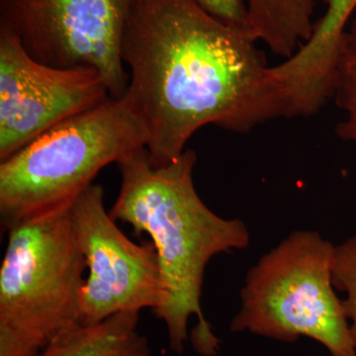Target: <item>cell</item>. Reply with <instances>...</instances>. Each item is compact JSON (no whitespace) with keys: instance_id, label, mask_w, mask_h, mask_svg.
I'll list each match as a JSON object with an SVG mask.
<instances>
[{"instance_id":"obj_3","label":"cell","mask_w":356,"mask_h":356,"mask_svg":"<svg viewBox=\"0 0 356 356\" xmlns=\"http://www.w3.org/2000/svg\"><path fill=\"white\" fill-rule=\"evenodd\" d=\"M147 142L146 123L127 92L51 129L0 161L2 229L70 205L103 168Z\"/></svg>"},{"instance_id":"obj_11","label":"cell","mask_w":356,"mask_h":356,"mask_svg":"<svg viewBox=\"0 0 356 356\" xmlns=\"http://www.w3.org/2000/svg\"><path fill=\"white\" fill-rule=\"evenodd\" d=\"M245 3L248 31L285 60L313 33L314 0H245Z\"/></svg>"},{"instance_id":"obj_1","label":"cell","mask_w":356,"mask_h":356,"mask_svg":"<svg viewBox=\"0 0 356 356\" xmlns=\"http://www.w3.org/2000/svg\"><path fill=\"white\" fill-rule=\"evenodd\" d=\"M248 30L195 0H128L121 57L154 166L177 161L206 126L245 134L287 108L282 86Z\"/></svg>"},{"instance_id":"obj_14","label":"cell","mask_w":356,"mask_h":356,"mask_svg":"<svg viewBox=\"0 0 356 356\" xmlns=\"http://www.w3.org/2000/svg\"><path fill=\"white\" fill-rule=\"evenodd\" d=\"M211 15L233 27L248 30L245 0H195Z\"/></svg>"},{"instance_id":"obj_7","label":"cell","mask_w":356,"mask_h":356,"mask_svg":"<svg viewBox=\"0 0 356 356\" xmlns=\"http://www.w3.org/2000/svg\"><path fill=\"white\" fill-rule=\"evenodd\" d=\"M88 275L79 324L95 325L122 312L156 310L163 290L153 242L133 243L104 206L102 186L91 184L70 206Z\"/></svg>"},{"instance_id":"obj_5","label":"cell","mask_w":356,"mask_h":356,"mask_svg":"<svg viewBox=\"0 0 356 356\" xmlns=\"http://www.w3.org/2000/svg\"><path fill=\"white\" fill-rule=\"evenodd\" d=\"M70 206L9 229L0 267V334L39 351L81 318L88 267Z\"/></svg>"},{"instance_id":"obj_12","label":"cell","mask_w":356,"mask_h":356,"mask_svg":"<svg viewBox=\"0 0 356 356\" xmlns=\"http://www.w3.org/2000/svg\"><path fill=\"white\" fill-rule=\"evenodd\" d=\"M332 98L341 111L337 135L356 144V16L346 28L339 49Z\"/></svg>"},{"instance_id":"obj_13","label":"cell","mask_w":356,"mask_h":356,"mask_svg":"<svg viewBox=\"0 0 356 356\" xmlns=\"http://www.w3.org/2000/svg\"><path fill=\"white\" fill-rule=\"evenodd\" d=\"M334 283L337 290L346 294L343 305L356 356V235L337 245Z\"/></svg>"},{"instance_id":"obj_8","label":"cell","mask_w":356,"mask_h":356,"mask_svg":"<svg viewBox=\"0 0 356 356\" xmlns=\"http://www.w3.org/2000/svg\"><path fill=\"white\" fill-rule=\"evenodd\" d=\"M109 97L97 70L40 63L0 26V161Z\"/></svg>"},{"instance_id":"obj_9","label":"cell","mask_w":356,"mask_h":356,"mask_svg":"<svg viewBox=\"0 0 356 356\" xmlns=\"http://www.w3.org/2000/svg\"><path fill=\"white\" fill-rule=\"evenodd\" d=\"M325 15L292 57L274 65L290 116L317 113L332 98L339 49L356 10V0H325Z\"/></svg>"},{"instance_id":"obj_10","label":"cell","mask_w":356,"mask_h":356,"mask_svg":"<svg viewBox=\"0 0 356 356\" xmlns=\"http://www.w3.org/2000/svg\"><path fill=\"white\" fill-rule=\"evenodd\" d=\"M139 323L140 312H122L98 324L70 325L39 356H152Z\"/></svg>"},{"instance_id":"obj_6","label":"cell","mask_w":356,"mask_h":356,"mask_svg":"<svg viewBox=\"0 0 356 356\" xmlns=\"http://www.w3.org/2000/svg\"><path fill=\"white\" fill-rule=\"evenodd\" d=\"M128 0H0V26L35 60L58 67H90L112 97L127 91L121 57Z\"/></svg>"},{"instance_id":"obj_2","label":"cell","mask_w":356,"mask_h":356,"mask_svg":"<svg viewBox=\"0 0 356 356\" xmlns=\"http://www.w3.org/2000/svg\"><path fill=\"white\" fill-rule=\"evenodd\" d=\"M196 161L191 149L161 166L152 165L147 147L131 154L118 165L120 191L109 213L136 233L147 234L156 247L163 296L153 312L165 324L170 350L184 353L189 321L195 317L193 350L216 356L221 341L201 307L206 267L218 254L248 248L250 236L242 220L219 216L204 203L194 184Z\"/></svg>"},{"instance_id":"obj_4","label":"cell","mask_w":356,"mask_h":356,"mask_svg":"<svg viewBox=\"0 0 356 356\" xmlns=\"http://www.w3.org/2000/svg\"><path fill=\"white\" fill-rule=\"evenodd\" d=\"M336 252L337 245L314 229L289 234L248 270L231 331L282 343L306 337L331 356H355L334 283Z\"/></svg>"}]
</instances>
